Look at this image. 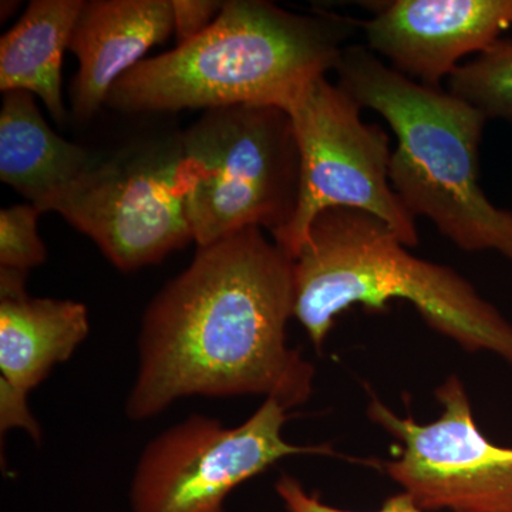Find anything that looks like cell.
<instances>
[{"mask_svg": "<svg viewBox=\"0 0 512 512\" xmlns=\"http://www.w3.org/2000/svg\"><path fill=\"white\" fill-rule=\"evenodd\" d=\"M293 306V261L262 229L198 248L144 313L128 419L191 396L262 394L288 410L305 403L315 367L286 345Z\"/></svg>", "mask_w": 512, "mask_h": 512, "instance_id": "cell-1", "label": "cell"}, {"mask_svg": "<svg viewBox=\"0 0 512 512\" xmlns=\"http://www.w3.org/2000/svg\"><path fill=\"white\" fill-rule=\"evenodd\" d=\"M360 20L289 12L266 0H228L210 28L143 60L114 84L106 106L123 113L289 104L335 69Z\"/></svg>", "mask_w": 512, "mask_h": 512, "instance_id": "cell-2", "label": "cell"}, {"mask_svg": "<svg viewBox=\"0 0 512 512\" xmlns=\"http://www.w3.org/2000/svg\"><path fill=\"white\" fill-rule=\"evenodd\" d=\"M292 261L293 318L318 349L346 309L384 311L390 299H404L461 348L494 353L512 367V325L503 313L454 269L410 254L375 215L320 212Z\"/></svg>", "mask_w": 512, "mask_h": 512, "instance_id": "cell-3", "label": "cell"}, {"mask_svg": "<svg viewBox=\"0 0 512 512\" xmlns=\"http://www.w3.org/2000/svg\"><path fill=\"white\" fill-rule=\"evenodd\" d=\"M333 72L362 109L392 128L390 183L404 208L457 248L495 251L512 262V210L493 204L480 185L487 117L448 90L396 72L367 46L346 47Z\"/></svg>", "mask_w": 512, "mask_h": 512, "instance_id": "cell-4", "label": "cell"}, {"mask_svg": "<svg viewBox=\"0 0 512 512\" xmlns=\"http://www.w3.org/2000/svg\"><path fill=\"white\" fill-rule=\"evenodd\" d=\"M183 183L192 237L208 247L248 228L272 239L295 215L301 156L281 107L205 110L183 131Z\"/></svg>", "mask_w": 512, "mask_h": 512, "instance_id": "cell-5", "label": "cell"}, {"mask_svg": "<svg viewBox=\"0 0 512 512\" xmlns=\"http://www.w3.org/2000/svg\"><path fill=\"white\" fill-rule=\"evenodd\" d=\"M285 111L298 141L301 181L295 215L275 244L293 259L320 212L350 208L375 215L407 248L419 245L416 218L390 183L386 130L365 123L362 106L326 76L312 80Z\"/></svg>", "mask_w": 512, "mask_h": 512, "instance_id": "cell-6", "label": "cell"}, {"mask_svg": "<svg viewBox=\"0 0 512 512\" xmlns=\"http://www.w3.org/2000/svg\"><path fill=\"white\" fill-rule=\"evenodd\" d=\"M183 131L94 153L53 212L121 272L158 264L194 241L183 183Z\"/></svg>", "mask_w": 512, "mask_h": 512, "instance_id": "cell-7", "label": "cell"}, {"mask_svg": "<svg viewBox=\"0 0 512 512\" xmlns=\"http://www.w3.org/2000/svg\"><path fill=\"white\" fill-rule=\"evenodd\" d=\"M286 421L288 409L268 397L239 426L192 414L163 431L138 460L131 512H228V495L282 458L332 451L288 443Z\"/></svg>", "mask_w": 512, "mask_h": 512, "instance_id": "cell-8", "label": "cell"}, {"mask_svg": "<svg viewBox=\"0 0 512 512\" xmlns=\"http://www.w3.org/2000/svg\"><path fill=\"white\" fill-rule=\"evenodd\" d=\"M439 419L420 424L372 400L369 417L402 441L386 471L424 511L512 512V448L481 433L466 387L450 376L436 392Z\"/></svg>", "mask_w": 512, "mask_h": 512, "instance_id": "cell-9", "label": "cell"}, {"mask_svg": "<svg viewBox=\"0 0 512 512\" xmlns=\"http://www.w3.org/2000/svg\"><path fill=\"white\" fill-rule=\"evenodd\" d=\"M372 9L360 20L367 49L434 89L512 28V0H392Z\"/></svg>", "mask_w": 512, "mask_h": 512, "instance_id": "cell-10", "label": "cell"}, {"mask_svg": "<svg viewBox=\"0 0 512 512\" xmlns=\"http://www.w3.org/2000/svg\"><path fill=\"white\" fill-rule=\"evenodd\" d=\"M23 272L0 268V429L42 431L28 397L89 335V312L69 299L32 298Z\"/></svg>", "mask_w": 512, "mask_h": 512, "instance_id": "cell-11", "label": "cell"}, {"mask_svg": "<svg viewBox=\"0 0 512 512\" xmlns=\"http://www.w3.org/2000/svg\"><path fill=\"white\" fill-rule=\"evenodd\" d=\"M174 32L171 0H92L84 2L70 37L79 60L70 87L76 120L86 123L106 106L114 84L143 62L151 47Z\"/></svg>", "mask_w": 512, "mask_h": 512, "instance_id": "cell-12", "label": "cell"}, {"mask_svg": "<svg viewBox=\"0 0 512 512\" xmlns=\"http://www.w3.org/2000/svg\"><path fill=\"white\" fill-rule=\"evenodd\" d=\"M94 153L55 133L28 92L3 93L0 180L42 212L53 211Z\"/></svg>", "mask_w": 512, "mask_h": 512, "instance_id": "cell-13", "label": "cell"}, {"mask_svg": "<svg viewBox=\"0 0 512 512\" xmlns=\"http://www.w3.org/2000/svg\"><path fill=\"white\" fill-rule=\"evenodd\" d=\"M83 6L84 0H33L0 40V90L39 97L60 126L67 120L63 56Z\"/></svg>", "mask_w": 512, "mask_h": 512, "instance_id": "cell-14", "label": "cell"}, {"mask_svg": "<svg viewBox=\"0 0 512 512\" xmlns=\"http://www.w3.org/2000/svg\"><path fill=\"white\" fill-rule=\"evenodd\" d=\"M447 84L448 92L476 107L488 121L512 123V39L501 37L461 64Z\"/></svg>", "mask_w": 512, "mask_h": 512, "instance_id": "cell-15", "label": "cell"}, {"mask_svg": "<svg viewBox=\"0 0 512 512\" xmlns=\"http://www.w3.org/2000/svg\"><path fill=\"white\" fill-rule=\"evenodd\" d=\"M40 214L29 202L0 211V268L28 274L46 261V247L37 232Z\"/></svg>", "mask_w": 512, "mask_h": 512, "instance_id": "cell-16", "label": "cell"}, {"mask_svg": "<svg viewBox=\"0 0 512 512\" xmlns=\"http://www.w3.org/2000/svg\"><path fill=\"white\" fill-rule=\"evenodd\" d=\"M276 493L284 501L288 512H353L340 510L332 505L322 503L316 495L309 494L296 478L282 476L276 481ZM373 512H427L417 505L412 495L400 493L387 498L382 508Z\"/></svg>", "mask_w": 512, "mask_h": 512, "instance_id": "cell-17", "label": "cell"}, {"mask_svg": "<svg viewBox=\"0 0 512 512\" xmlns=\"http://www.w3.org/2000/svg\"><path fill=\"white\" fill-rule=\"evenodd\" d=\"M174 32L178 45L190 42L210 28L220 15L224 2L215 0H171Z\"/></svg>", "mask_w": 512, "mask_h": 512, "instance_id": "cell-18", "label": "cell"}, {"mask_svg": "<svg viewBox=\"0 0 512 512\" xmlns=\"http://www.w3.org/2000/svg\"><path fill=\"white\" fill-rule=\"evenodd\" d=\"M19 8V2H2V13L6 10V15L3 16L2 20L9 18L10 10H15Z\"/></svg>", "mask_w": 512, "mask_h": 512, "instance_id": "cell-19", "label": "cell"}]
</instances>
